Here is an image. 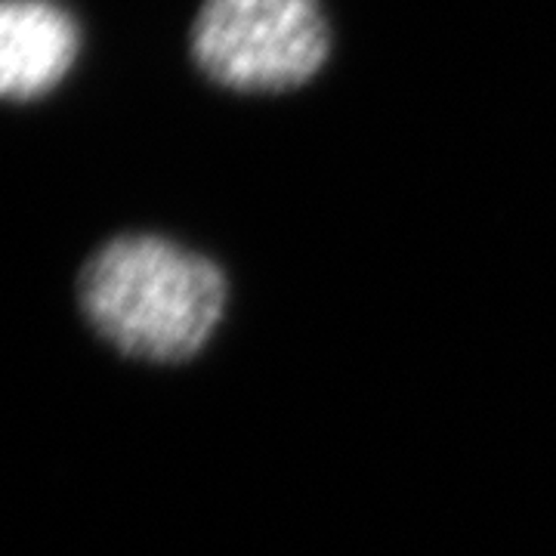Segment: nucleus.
<instances>
[{"label": "nucleus", "mask_w": 556, "mask_h": 556, "mask_svg": "<svg viewBox=\"0 0 556 556\" xmlns=\"http://www.w3.org/2000/svg\"><path fill=\"white\" fill-rule=\"evenodd\" d=\"M78 303L87 325L118 353L186 362L214 338L229 306V281L211 257L174 239L130 232L84 263Z\"/></svg>", "instance_id": "f257e3e1"}, {"label": "nucleus", "mask_w": 556, "mask_h": 556, "mask_svg": "<svg viewBox=\"0 0 556 556\" xmlns=\"http://www.w3.org/2000/svg\"><path fill=\"white\" fill-rule=\"evenodd\" d=\"M331 31L318 0H204L192 56L207 78L248 93L291 90L328 60Z\"/></svg>", "instance_id": "f03ea898"}, {"label": "nucleus", "mask_w": 556, "mask_h": 556, "mask_svg": "<svg viewBox=\"0 0 556 556\" xmlns=\"http://www.w3.org/2000/svg\"><path fill=\"white\" fill-rule=\"evenodd\" d=\"M78 25L53 0H0V97L35 100L78 60Z\"/></svg>", "instance_id": "7ed1b4c3"}]
</instances>
